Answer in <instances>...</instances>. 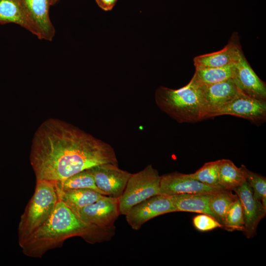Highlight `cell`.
Masks as SVG:
<instances>
[{
    "instance_id": "cell-4",
    "label": "cell",
    "mask_w": 266,
    "mask_h": 266,
    "mask_svg": "<svg viewBox=\"0 0 266 266\" xmlns=\"http://www.w3.org/2000/svg\"><path fill=\"white\" fill-rule=\"evenodd\" d=\"M58 200L53 182L36 180L34 192L21 216L18 226V241L20 247L32 233L48 220Z\"/></svg>"
},
{
    "instance_id": "cell-16",
    "label": "cell",
    "mask_w": 266,
    "mask_h": 266,
    "mask_svg": "<svg viewBox=\"0 0 266 266\" xmlns=\"http://www.w3.org/2000/svg\"><path fill=\"white\" fill-rule=\"evenodd\" d=\"M214 194L215 193L181 194L169 196L176 211L206 214L211 215L217 220L208 206L210 199Z\"/></svg>"
},
{
    "instance_id": "cell-24",
    "label": "cell",
    "mask_w": 266,
    "mask_h": 266,
    "mask_svg": "<svg viewBox=\"0 0 266 266\" xmlns=\"http://www.w3.org/2000/svg\"><path fill=\"white\" fill-rule=\"evenodd\" d=\"M244 227L243 210L238 198L230 207L224 219L223 228L228 231H241Z\"/></svg>"
},
{
    "instance_id": "cell-11",
    "label": "cell",
    "mask_w": 266,
    "mask_h": 266,
    "mask_svg": "<svg viewBox=\"0 0 266 266\" xmlns=\"http://www.w3.org/2000/svg\"><path fill=\"white\" fill-rule=\"evenodd\" d=\"M224 189L204 184L188 174L174 172L161 176L160 194L171 196L181 194H213Z\"/></svg>"
},
{
    "instance_id": "cell-7",
    "label": "cell",
    "mask_w": 266,
    "mask_h": 266,
    "mask_svg": "<svg viewBox=\"0 0 266 266\" xmlns=\"http://www.w3.org/2000/svg\"><path fill=\"white\" fill-rule=\"evenodd\" d=\"M230 115L252 122L264 121L266 118V102L239 92L229 102L211 114L208 118Z\"/></svg>"
},
{
    "instance_id": "cell-12",
    "label": "cell",
    "mask_w": 266,
    "mask_h": 266,
    "mask_svg": "<svg viewBox=\"0 0 266 266\" xmlns=\"http://www.w3.org/2000/svg\"><path fill=\"white\" fill-rule=\"evenodd\" d=\"M242 205L244 227L242 232L248 238L253 237L260 221L266 216L265 209L261 201L254 196L253 190L246 181L233 190Z\"/></svg>"
},
{
    "instance_id": "cell-27",
    "label": "cell",
    "mask_w": 266,
    "mask_h": 266,
    "mask_svg": "<svg viewBox=\"0 0 266 266\" xmlns=\"http://www.w3.org/2000/svg\"><path fill=\"white\" fill-rule=\"evenodd\" d=\"M97 5L103 10H111L115 6L117 0H95Z\"/></svg>"
},
{
    "instance_id": "cell-25",
    "label": "cell",
    "mask_w": 266,
    "mask_h": 266,
    "mask_svg": "<svg viewBox=\"0 0 266 266\" xmlns=\"http://www.w3.org/2000/svg\"><path fill=\"white\" fill-rule=\"evenodd\" d=\"M246 180L253 190L254 197L261 201L266 209V178L265 177L248 170L244 166Z\"/></svg>"
},
{
    "instance_id": "cell-22",
    "label": "cell",
    "mask_w": 266,
    "mask_h": 266,
    "mask_svg": "<svg viewBox=\"0 0 266 266\" xmlns=\"http://www.w3.org/2000/svg\"><path fill=\"white\" fill-rule=\"evenodd\" d=\"M232 191L224 190L213 194L209 202V208L223 227L226 215L232 204L238 199Z\"/></svg>"
},
{
    "instance_id": "cell-5",
    "label": "cell",
    "mask_w": 266,
    "mask_h": 266,
    "mask_svg": "<svg viewBox=\"0 0 266 266\" xmlns=\"http://www.w3.org/2000/svg\"><path fill=\"white\" fill-rule=\"evenodd\" d=\"M161 176L151 165L132 173L119 198L120 214L126 215L133 206L152 196L160 194Z\"/></svg>"
},
{
    "instance_id": "cell-13",
    "label": "cell",
    "mask_w": 266,
    "mask_h": 266,
    "mask_svg": "<svg viewBox=\"0 0 266 266\" xmlns=\"http://www.w3.org/2000/svg\"><path fill=\"white\" fill-rule=\"evenodd\" d=\"M233 79L238 90L243 94L257 100L266 101V83L255 72L243 52L235 63L234 74Z\"/></svg>"
},
{
    "instance_id": "cell-2",
    "label": "cell",
    "mask_w": 266,
    "mask_h": 266,
    "mask_svg": "<svg viewBox=\"0 0 266 266\" xmlns=\"http://www.w3.org/2000/svg\"><path fill=\"white\" fill-rule=\"evenodd\" d=\"M114 229L103 228L83 222L63 202L59 200L48 220L21 246L23 253L41 258L48 251L61 247L66 239L82 237L91 243L109 240Z\"/></svg>"
},
{
    "instance_id": "cell-8",
    "label": "cell",
    "mask_w": 266,
    "mask_h": 266,
    "mask_svg": "<svg viewBox=\"0 0 266 266\" xmlns=\"http://www.w3.org/2000/svg\"><path fill=\"white\" fill-rule=\"evenodd\" d=\"M76 214L86 224L103 228H113L120 215L119 198L104 195L82 208Z\"/></svg>"
},
{
    "instance_id": "cell-21",
    "label": "cell",
    "mask_w": 266,
    "mask_h": 266,
    "mask_svg": "<svg viewBox=\"0 0 266 266\" xmlns=\"http://www.w3.org/2000/svg\"><path fill=\"white\" fill-rule=\"evenodd\" d=\"M53 183L56 189L58 190L90 189L105 195L97 186L94 176L89 168L74 174L63 180Z\"/></svg>"
},
{
    "instance_id": "cell-17",
    "label": "cell",
    "mask_w": 266,
    "mask_h": 266,
    "mask_svg": "<svg viewBox=\"0 0 266 266\" xmlns=\"http://www.w3.org/2000/svg\"><path fill=\"white\" fill-rule=\"evenodd\" d=\"M56 191L59 200L63 202L75 214L83 207L93 203L104 196L90 189H56Z\"/></svg>"
},
{
    "instance_id": "cell-18",
    "label": "cell",
    "mask_w": 266,
    "mask_h": 266,
    "mask_svg": "<svg viewBox=\"0 0 266 266\" xmlns=\"http://www.w3.org/2000/svg\"><path fill=\"white\" fill-rule=\"evenodd\" d=\"M234 70L235 63L220 67L196 68L191 80L199 87L209 85L233 79Z\"/></svg>"
},
{
    "instance_id": "cell-28",
    "label": "cell",
    "mask_w": 266,
    "mask_h": 266,
    "mask_svg": "<svg viewBox=\"0 0 266 266\" xmlns=\"http://www.w3.org/2000/svg\"><path fill=\"white\" fill-rule=\"evenodd\" d=\"M60 0H51V5H53L58 2Z\"/></svg>"
},
{
    "instance_id": "cell-20",
    "label": "cell",
    "mask_w": 266,
    "mask_h": 266,
    "mask_svg": "<svg viewBox=\"0 0 266 266\" xmlns=\"http://www.w3.org/2000/svg\"><path fill=\"white\" fill-rule=\"evenodd\" d=\"M246 181L244 166L237 167L230 160H220L219 182L224 190L233 191Z\"/></svg>"
},
{
    "instance_id": "cell-3",
    "label": "cell",
    "mask_w": 266,
    "mask_h": 266,
    "mask_svg": "<svg viewBox=\"0 0 266 266\" xmlns=\"http://www.w3.org/2000/svg\"><path fill=\"white\" fill-rule=\"evenodd\" d=\"M155 100L162 111L178 123H195L205 118L201 88L191 80L178 89L160 86Z\"/></svg>"
},
{
    "instance_id": "cell-14",
    "label": "cell",
    "mask_w": 266,
    "mask_h": 266,
    "mask_svg": "<svg viewBox=\"0 0 266 266\" xmlns=\"http://www.w3.org/2000/svg\"><path fill=\"white\" fill-rule=\"evenodd\" d=\"M200 88L205 118L231 101L239 92L232 78Z\"/></svg>"
},
{
    "instance_id": "cell-1",
    "label": "cell",
    "mask_w": 266,
    "mask_h": 266,
    "mask_svg": "<svg viewBox=\"0 0 266 266\" xmlns=\"http://www.w3.org/2000/svg\"><path fill=\"white\" fill-rule=\"evenodd\" d=\"M30 160L36 180L52 182L96 166L118 165L109 144L56 118L43 122L34 133Z\"/></svg>"
},
{
    "instance_id": "cell-9",
    "label": "cell",
    "mask_w": 266,
    "mask_h": 266,
    "mask_svg": "<svg viewBox=\"0 0 266 266\" xmlns=\"http://www.w3.org/2000/svg\"><path fill=\"white\" fill-rule=\"evenodd\" d=\"M33 27L35 36L40 40L51 41L55 29L50 19L51 0H17Z\"/></svg>"
},
{
    "instance_id": "cell-15",
    "label": "cell",
    "mask_w": 266,
    "mask_h": 266,
    "mask_svg": "<svg viewBox=\"0 0 266 266\" xmlns=\"http://www.w3.org/2000/svg\"><path fill=\"white\" fill-rule=\"evenodd\" d=\"M242 52L237 34L233 33L222 49L197 56L194 63L195 68L223 66L236 62Z\"/></svg>"
},
{
    "instance_id": "cell-19",
    "label": "cell",
    "mask_w": 266,
    "mask_h": 266,
    "mask_svg": "<svg viewBox=\"0 0 266 266\" xmlns=\"http://www.w3.org/2000/svg\"><path fill=\"white\" fill-rule=\"evenodd\" d=\"M13 23L35 36L36 32L17 0H0V24Z\"/></svg>"
},
{
    "instance_id": "cell-26",
    "label": "cell",
    "mask_w": 266,
    "mask_h": 266,
    "mask_svg": "<svg viewBox=\"0 0 266 266\" xmlns=\"http://www.w3.org/2000/svg\"><path fill=\"white\" fill-rule=\"evenodd\" d=\"M195 228L202 232L208 231L217 228H223V225L216 219L206 214L196 216L193 219Z\"/></svg>"
},
{
    "instance_id": "cell-23",
    "label": "cell",
    "mask_w": 266,
    "mask_h": 266,
    "mask_svg": "<svg viewBox=\"0 0 266 266\" xmlns=\"http://www.w3.org/2000/svg\"><path fill=\"white\" fill-rule=\"evenodd\" d=\"M219 163L220 160L206 163L195 172L188 175L206 185L222 187L219 182Z\"/></svg>"
},
{
    "instance_id": "cell-6",
    "label": "cell",
    "mask_w": 266,
    "mask_h": 266,
    "mask_svg": "<svg viewBox=\"0 0 266 266\" xmlns=\"http://www.w3.org/2000/svg\"><path fill=\"white\" fill-rule=\"evenodd\" d=\"M176 212L169 196H152L132 207L125 215L133 230H138L149 220L164 214Z\"/></svg>"
},
{
    "instance_id": "cell-10",
    "label": "cell",
    "mask_w": 266,
    "mask_h": 266,
    "mask_svg": "<svg viewBox=\"0 0 266 266\" xmlns=\"http://www.w3.org/2000/svg\"><path fill=\"white\" fill-rule=\"evenodd\" d=\"M97 186L105 195L119 198L132 173L120 169L118 165L104 164L89 168Z\"/></svg>"
}]
</instances>
